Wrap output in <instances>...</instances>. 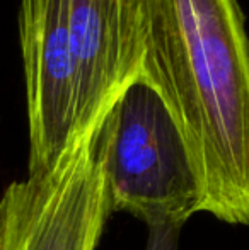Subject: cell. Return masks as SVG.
<instances>
[{
    "label": "cell",
    "instance_id": "obj_1",
    "mask_svg": "<svg viewBox=\"0 0 249 250\" xmlns=\"http://www.w3.org/2000/svg\"><path fill=\"white\" fill-rule=\"evenodd\" d=\"M142 77L173 114L200 211L249 223V56L237 0H138Z\"/></svg>",
    "mask_w": 249,
    "mask_h": 250
},
{
    "label": "cell",
    "instance_id": "obj_2",
    "mask_svg": "<svg viewBox=\"0 0 249 250\" xmlns=\"http://www.w3.org/2000/svg\"><path fill=\"white\" fill-rule=\"evenodd\" d=\"M92 145L110 213H130L150 227L184 225L200 211L202 191L184 140L145 77H136L108 107Z\"/></svg>",
    "mask_w": 249,
    "mask_h": 250
},
{
    "label": "cell",
    "instance_id": "obj_3",
    "mask_svg": "<svg viewBox=\"0 0 249 250\" xmlns=\"http://www.w3.org/2000/svg\"><path fill=\"white\" fill-rule=\"evenodd\" d=\"M94 131L50 172L27 175L5 189L0 198V250L97 249L111 213Z\"/></svg>",
    "mask_w": 249,
    "mask_h": 250
},
{
    "label": "cell",
    "instance_id": "obj_4",
    "mask_svg": "<svg viewBox=\"0 0 249 250\" xmlns=\"http://www.w3.org/2000/svg\"><path fill=\"white\" fill-rule=\"evenodd\" d=\"M65 7L67 0H21L29 175L50 172L82 140L75 128V85Z\"/></svg>",
    "mask_w": 249,
    "mask_h": 250
},
{
    "label": "cell",
    "instance_id": "obj_5",
    "mask_svg": "<svg viewBox=\"0 0 249 250\" xmlns=\"http://www.w3.org/2000/svg\"><path fill=\"white\" fill-rule=\"evenodd\" d=\"M75 128L92 133L113 101L142 75L138 0H67Z\"/></svg>",
    "mask_w": 249,
    "mask_h": 250
},
{
    "label": "cell",
    "instance_id": "obj_6",
    "mask_svg": "<svg viewBox=\"0 0 249 250\" xmlns=\"http://www.w3.org/2000/svg\"><path fill=\"white\" fill-rule=\"evenodd\" d=\"M181 228L180 223L150 225L145 250H178Z\"/></svg>",
    "mask_w": 249,
    "mask_h": 250
}]
</instances>
